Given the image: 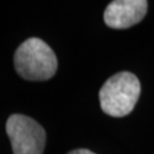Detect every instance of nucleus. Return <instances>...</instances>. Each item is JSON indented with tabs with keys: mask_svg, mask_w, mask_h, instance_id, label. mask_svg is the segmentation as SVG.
<instances>
[{
	"mask_svg": "<svg viewBox=\"0 0 154 154\" xmlns=\"http://www.w3.org/2000/svg\"><path fill=\"white\" fill-rule=\"evenodd\" d=\"M14 65L25 80L45 81L54 77L57 70V57L54 50L41 39L25 40L15 51Z\"/></svg>",
	"mask_w": 154,
	"mask_h": 154,
	"instance_id": "obj_1",
	"label": "nucleus"
},
{
	"mask_svg": "<svg viewBox=\"0 0 154 154\" xmlns=\"http://www.w3.org/2000/svg\"><path fill=\"white\" fill-rule=\"evenodd\" d=\"M140 95V82L130 72H119L109 78L99 90V103L104 113L121 118L135 107Z\"/></svg>",
	"mask_w": 154,
	"mask_h": 154,
	"instance_id": "obj_2",
	"label": "nucleus"
},
{
	"mask_svg": "<svg viewBox=\"0 0 154 154\" xmlns=\"http://www.w3.org/2000/svg\"><path fill=\"white\" fill-rule=\"evenodd\" d=\"M14 154H42L46 145V132L32 118L13 114L6 123Z\"/></svg>",
	"mask_w": 154,
	"mask_h": 154,
	"instance_id": "obj_3",
	"label": "nucleus"
},
{
	"mask_svg": "<svg viewBox=\"0 0 154 154\" xmlns=\"http://www.w3.org/2000/svg\"><path fill=\"white\" fill-rule=\"evenodd\" d=\"M146 0H114L104 11L105 24L112 29H128L139 23L147 11Z\"/></svg>",
	"mask_w": 154,
	"mask_h": 154,
	"instance_id": "obj_4",
	"label": "nucleus"
},
{
	"mask_svg": "<svg viewBox=\"0 0 154 154\" xmlns=\"http://www.w3.org/2000/svg\"><path fill=\"white\" fill-rule=\"evenodd\" d=\"M67 154H96V153H94V152L86 149H73V151L69 152Z\"/></svg>",
	"mask_w": 154,
	"mask_h": 154,
	"instance_id": "obj_5",
	"label": "nucleus"
}]
</instances>
